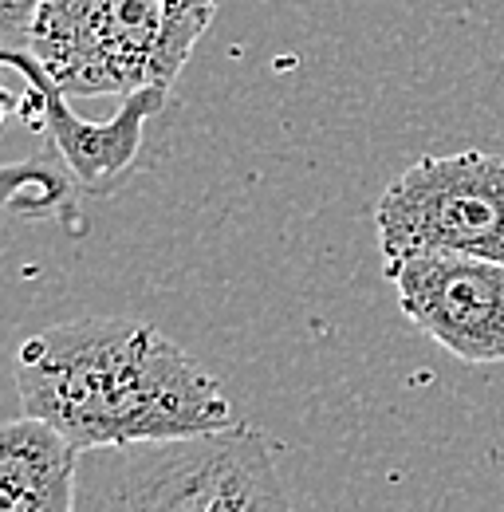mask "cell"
<instances>
[{
	"instance_id": "obj_9",
	"label": "cell",
	"mask_w": 504,
	"mask_h": 512,
	"mask_svg": "<svg viewBox=\"0 0 504 512\" xmlns=\"http://www.w3.org/2000/svg\"><path fill=\"white\" fill-rule=\"evenodd\" d=\"M44 0H0V48H28V28Z\"/></svg>"
},
{
	"instance_id": "obj_10",
	"label": "cell",
	"mask_w": 504,
	"mask_h": 512,
	"mask_svg": "<svg viewBox=\"0 0 504 512\" xmlns=\"http://www.w3.org/2000/svg\"><path fill=\"white\" fill-rule=\"evenodd\" d=\"M8 56H12V48H0V67H8ZM12 111H20V99L0 87V127H4V119H8Z\"/></svg>"
},
{
	"instance_id": "obj_5",
	"label": "cell",
	"mask_w": 504,
	"mask_h": 512,
	"mask_svg": "<svg viewBox=\"0 0 504 512\" xmlns=\"http://www.w3.org/2000/svg\"><path fill=\"white\" fill-rule=\"evenodd\" d=\"M402 316L461 363H504V264L426 253L382 268Z\"/></svg>"
},
{
	"instance_id": "obj_7",
	"label": "cell",
	"mask_w": 504,
	"mask_h": 512,
	"mask_svg": "<svg viewBox=\"0 0 504 512\" xmlns=\"http://www.w3.org/2000/svg\"><path fill=\"white\" fill-rule=\"evenodd\" d=\"M79 457L63 434L32 414L0 422V512H71Z\"/></svg>"
},
{
	"instance_id": "obj_6",
	"label": "cell",
	"mask_w": 504,
	"mask_h": 512,
	"mask_svg": "<svg viewBox=\"0 0 504 512\" xmlns=\"http://www.w3.org/2000/svg\"><path fill=\"white\" fill-rule=\"evenodd\" d=\"M8 67L28 87L16 115L48 138V146L60 154V166L71 174L79 193H115L138 170L146 123L170 99L166 87H142L134 95H123V103L111 119L91 123L71 111L67 95L48 79V71L36 64V56L28 48H16Z\"/></svg>"
},
{
	"instance_id": "obj_1",
	"label": "cell",
	"mask_w": 504,
	"mask_h": 512,
	"mask_svg": "<svg viewBox=\"0 0 504 512\" xmlns=\"http://www.w3.org/2000/svg\"><path fill=\"white\" fill-rule=\"evenodd\" d=\"M12 375L24 414L79 453L237 426L221 383L146 320L87 316L44 327L16 347Z\"/></svg>"
},
{
	"instance_id": "obj_8",
	"label": "cell",
	"mask_w": 504,
	"mask_h": 512,
	"mask_svg": "<svg viewBox=\"0 0 504 512\" xmlns=\"http://www.w3.org/2000/svg\"><path fill=\"white\" fill-rule=\"evenodd\" d=\"M75 193L79 186L63 166L48 158H28L16 166H0V209L20 217H52L71 221L75 217Z\"/></svg>"
},
{
	"instance_id": "obj_2",
	"label": "cell",
	"mask_w": 504,
	"mask_h": 512,
	"mask_svg": "<svg viewBox=\"0 0 504 512\" xmlns=\"http://www.w3.org/2000/svg\"><path fill=\"white\" fill-rule=\"evenodd\" d=\"M71 512H292L272 442L237 422L217 434L91 449Z\"/></svg>"
},
{
	"instance_id": "obj_4",
	"label": "cell",
	"mask_w": 504,
	"mask_h": 512,
	"mask_svg": "<svg viewBox=\"0 0 504 512\" xmlns=\"http://www.w3.org/2000/svg\"><path fill=\"white\" fill-rule=\"evenodd\" d=\"M375 233L382 268L426 253L504 264V158L485 150L418 158L382 190Z\"/></svg>"
},
{
	"instance_id": "obj_3",
	"label": "cell",
	"mask_w": 504,
	"mask_h": 512,
	"mask_svg": "<svg viewBox=\"0 0 504 512\" xmlns=\"http://www.w3.org/2000/svg\"><path fill=\"white\" fill-rule=\"evenodd\" d=\"M221 0H44L28 52L63 95L174 87Z\"/></svg>"
}]
</instances>
